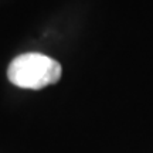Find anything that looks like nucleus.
Masks as SVG:
<instances>
[{"label":"nucleus","instance_id":"nucleus-1","mask_svg":"<svg viewBox=\"0 0 153 153\" xmlns=\"http://www.w3.org/2000/svg\"><path fill=\"white\" fill-rule=\"evenodd\" d=\"M62 68L58 61L40 53L16 57L7 68L9 81L24 89H41L60 81Z\"/></svg>","mask_w":153,"mask_h":153}]
</instances>
